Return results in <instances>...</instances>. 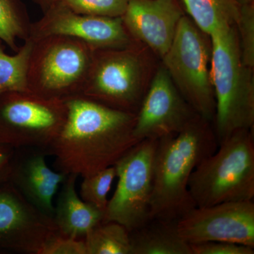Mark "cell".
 <instances>
[{"mask_svg":"<svg viewBox=\"0 0 254 254\" xmlns=\"http://www.w3.org/2000/svg\"><path fill=\"white\" fill-rule=\"evenodd\" d=\"M66 117L50 147L58 172L91 176L118 160L139 141L133 134L136 114L122 111L83 95L64 100Z\"/></svg>","mask_w":254,"mask_h":254,"instance_id":"6da1fadb","label":"cell"},{"mask_svg":"<svg viewBox=\"0 0 254 254\" xmlns=\"http://www.w3.org/2000/svg\"><path fill=\"white\" fill-rule=\"evenodd\" d=\"M218 147L211 123L198 116L182 131L158 140L150 218L178 220L195 207L189 181Z\"/></svg>","mask_w":254,"mask_h":254,"instance_id":"7a4b0ae2","label":"cell"},{"mask_svg":"<svg viewBox=\"0 0 254 254\" xmlns=\"http://www.w3.org/2000/svg\"><path fill=\"white\" fill-rule=\"evenodd\" d=\"M211 38L210 72L215 98V136L218 144L234 132L254 131L253 68L244 64L236 25H224Z\"/></svg>","mask_w":254,"mask_h":254,"instance_id":"3957f363","label":"cell"},{"mask_svg":"<svg viewBox=\"0 0 254 254\" xmlns=\"http://www.w3.org/2000/svg\"><path fill=\"white\" fill-rule=\"evenodd\" d=\"M195 168L189 190L195 206L254 198V131L234 132Z\"/></svg>","mask_w":254,"mask_h":254,"instance_id":"277c9868","label":"cell"},{"mask_svg":"<svg viewBox=\"0 0 254 254\" xmlns=\"http://www.w3.org/2000/svg\"><path fill=\"white\" fill-rule=\"evenodd\" d=\"M31 39L33 45L27 72L29 91L61 100L81 95L95 50L79 40L60 35Z\"/></svg>","mask_w":254,"mask_h":254,"instance_id":"5b68a950","label":"cell"},{"mask_svg":"<svg viewBox=\"0 0 254 254\" xmlns=\"http://www.w3.org/2000/svg\"><path fill=\"white\" fill-rule=\"evenodd\" d=\"M148 68L138 46L95 50L81 95L136 114L148 89Z\"/></svg>","mask_w":254,"mask_h":254,"instance_id":"8992f818","label":"cell"},{"mask_svg":"<svg viewBox=\"0 0 254 254\" xmlns=\"http://www.w3.org/2000/svg\"><path fill=\"white\" fill-rule=\"evenodd\" d=\"M204 35L190 17L184 15L173 43L162 59L183 98L200 117L212 123L215 98L209 68L211 48Z\"/></svg>","mask_w":254,"mask_h":254,"instance_id":"52a82bcc","label":"cell"},{"mask_svg":"<svg viewBox=\"0 0 254 254\" xmlns=\"http://www.w3.org/2000/svg\"><path fill=\"white\" fill-rule=\"evenodd\" d=\"M66 117L64 100L43 98L30 91L3 93L0 95V143L14 148H41L48 153Z\"/></svg>","mask_w":254,"mask_h":254,"instance_id":"ba28073f","label":"cell"},{"mask_svg":"<svg viewBox=\"0 0 254 254\" xmlns=\"http://www.w3.org/2000/svg\"><path fill=\"white\" fill-rule=\"evenodd\" d=\"M158 143V140H142L115 164L118 187L103 221L118 222L131 232L150 218Z\"/></svg>","mask_w":254,"mask_h":254,"instance_id":"9c48e42d","label":"cell"},{"mask_svg":"<svg viewBox=\"0 0 254 254\" xmlns=\"http://www.w3.org/2000/svg\"><path fill=\"white\" fill-rule=\"evenodd\" d=\"M177 230L190 245L227 242L254 248V200L195 206L179 219Z\"/></svg>","mask_w":254,"mask_h":254,"instance_id":"30bf717a","label":"cell"},{"mask_svg":"<svg viewBox=\"0 0 254 254\" xmlns=\"http://www.w3.org/2000/svg\"><path fill=\"white\" fill-rule=\"evenodd\" d=\"M51 35L71 37L94 50L123 49L136 46L121 17L80 14L57 1L32 23L29 38Z\"/></svg>","mask_w":254,"mask_h":254,"instance_id":"8fae6325","label":"cell"},{"mask_svg":"<svg viewBox=\"0 0 254 254\" xmlns=\"http://www.w3.org/2000/svg\"><path fill=\"white\" fill-rule=\"evenodd\" d=\"M198 116L163 66L158 68L142 100L133 134L139 141L159 140L180 133Z\"/></svg>","mask_w":254,"mask_h":254,"instance_id":"7c38bea8","label":"cell"},{"mask_svg":"<svg viewBox=\"0 0 254 254\" xmlns=\"http://www.w3.org/2000/svg\"><path fill=\"white\" fill-rule=\"evenodd\" d=\"M58 232L54 220L30 203L12 184H0V250L38 254Z\"/></svg>","mask_w":254,"mask_h":254,"instance_id":"4fadbf2b","label":"cell"},{"mask_svg":"<svg viewBox=\"0 0 254 254\" xmlns=\"http://www.w3.org/2000/svg\"><path fill=\"white\" fill-rule=\"evenodd\" d=\"M184 15L177 0H128L121 18L135 41L144 43L163 58Z\"/></svg>","mask_w":254,"mask_h":254,"instance_id":"5bb4252c","label":"cell"},{"mask_svg":"<svg viewBox=\"0 0 254 254\" xmlns=\"http://www.w3.org/2000/svg\"><path fill=\"white\" fill-rule=\"evenodd\" d=\"M46 156L41 148H15L9 182L33 206L53 219L55 195L68 175L50 168Z\"/></svg>","mask_w":254,"mask_h":254,"instance_id":"9a60e30c","label":"cell"},{"mask_svg":"<svg viewBox=\"0 0 254 254\" xmlns=\"http://www.w3.org/2000/svg\"><path fill=\"white\" fill-rule=\"evenodd\" d=\"M77 175L70 174L60 187L55 205L54 222L60 235L84 240L104 218V212L80 198L76 190Z\"/></svg>","mask_w":254,"mask_h":254,"instance_id":"2e32d148","label":"cell"},{"mask_svg":"<svg viewBox=\"0 0 254 254\" xmlns=\"http://www.w3.org/2000/svg\"><path fill=\"white\" fill-rule=\"evenodd\" d=\"M177 221L150 218L129 232L131 254H192L190 244L179 234Z\"/></svg>","mask_w":254,"mask_h":254,"instance_id":"e0dca14e","label":"cell"},{"mask_svg":"<svg viewBox=\"0 0 254 254\" xmlns=\"http://www.w3.org/2000/svg\"><path fill=\"white\" fill-rule=\"evenodd\" d=\"M190 18L200 31L210 36L224 25H236L240 5L235 0H182Z\"/></svg>","mask_w":254,"mask_h":254,"instance_id":"ac0fdd59","label":"cell"},{"mask_svg":"<svg viewBox=\"0 0 254 254\" xmlns=\"http://www.w3.org/2000/svg\"><path fill=\"white\" fill-rule=\"evenodd\" d=\"M84 241L87 254H131L129 232L117 222H100Z\"/></svg>","mask_w":254,"mask_h":254,"instance_id":"d6986e66","label":"cell"},{"mask_svg":"<svg viewBox=\"0 0 254 254\" xmlns=\"http://www.w3.org/2000/svg\"><path fill=\"white\" fill-rule=\"evenodd\" d=\"M32 45L33 41L28 38L14 55H9L5 53L4 45L0 41V95L29 91L27 72Z\"/></svg>","mask_w":254,"mask_h":254,"instance_id":"ffe728a7","label":"cell"},{"mask_svg":"<svg viewBox=\"0 0 254 254\" xmlns=\"http://www.w3.org/2000/svg\"><path fill=\"white\" fill-rule=\"evenodd\" d=\"M31 24L21 0H0V41L14 53L18 39L29 38Z\"/></svg>","mask_w":254,"mask_h":254,"instance_id":"44dd1931","label":"cell"},{"mask_svg":"<svg viewBox=\"0 0 254 254\" xmlns=\"http://www.w3.org/2000/svg\"><path fill=\"white\" fill-rule=\"evenodd\" d=\"M117 177L115 165L83 177L80 189L81 199L104 212L108 204V194Z\"/></svg>","mask_w":254,"mask_h":254,"instance_id":"7402d4cb","label":"cell"},{"mask_svg":"<svg viewBox=\"0 0 254 254\" xmlns=\"http://www.w3.org/2000/svg\"><path fill=\"white\" fill-rule=\"evenodd\" d=\"M74 12L91 16L121 17L128 0H58Z\"/></svg>","mask_w":254,"mask_h":254,"instance_id":"603a6c76","label":"cell"},{"mask_svg":"<svg viewBox=\"0 0 254 254\" xmlns=\"http://www.w3.org/2000/svg\"><path fill=\"white\" fill-rule=\"evenodd\" d=\"M237 33L244 64L254 66V2L240 6V14L236 23Z\"/></svg>","mask_w":254,"mask_h":254,"instance_id":"cb8c5ba5","label":"cell"},{"mask_svg":"<svg viewBox=\"0 0 254 254\" xmlns=\"http://www.w3.org/2000/svg\"><path fill=\"white\" fill-rule=\"evenodd\" d=\"M38 254H87L84 240L71 238L59 232L42 246Z\"/></svg>","mask_w":254,"mask_h":254,"instance_id":"d4e9b609","label":"cell"},{"mask_svg":"<svg viewBox=\"0 0 254 254\" xmlns=\"http://www.w3.org/2000/svg\"><path fill=\"white\" fill-rule=\"evenodd\" d=\"M192 254H254V247L227 242H208L190 245Z\"/></svg>","mask_w":254,"mask_h":254,"instance_id":"484cf974","label":"cell"},{"mask_svg":"<svg viewBox=\"0 0 254 254\" xmlns=\"http://www.w3.org/2000/svg\"><path fill=\"white\" fill-rule=\"evenodd\" d=\"M15 148L0 143V184L9 182Z\"/></svg>","mask_w":254,"mask_h":254,"instance_id":"4316f807","label":"cell"},{"mask_svg":"<svg viewBox=\"0 0 254 254\" xmlns=\"http://www.w3.org/2000/svg\"><path fill=\"white\" fill-rule=\"evenodd\" d=\"M35 2L41 6L43 11H46L48 8L50 7L52 5L54 4L58 1V0H33Z\"/></svg>","mask_w":254,"mask_h":254,"instance_id":"83f0119b","label":"cell"},{"mask_svg":"<svg viewBox=\"0 0 254 254\" xmlns=\"http://www.w3.org/2000/svg\"><path fill=\"white\" fill-rule=\"evenodd\" d=\"M235 1H236L240 6L254 2V0H235Z\"/></svg>","mask_w":254,"mask_h":254,"instance_id":"f1b7e54d","label":"cell"}]
</instances>
